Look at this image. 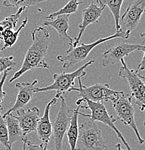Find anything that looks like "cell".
Listing matches in <instances>:
<instances>
[{
  "instance_id": "1",
  "label": "cell",
  "mask_w": 145,
  "mask_h": 150,
  "mask_svg": "<svg viewBox=\"0 0 145 150\" xmlns=\"http://www.w3.org/2000/svg\"><path fill=\"white\" fill-rule=\"evenodd\" d=\"M31 36L32 44L28 49L20 69L10 79V83L30 70L49 69V65L45 60L49 44V33L45 28L38 27L31 32Z\"/></svg>"
},
{
  "instance_id": "2",
  "label": "cell",
  "mask_w": 145,
  "mask_h": 150,
  "mask_svg": "<svg viewBox=\"0 0 145 150\" xmlns=\"http://www.w3.org/2000/svg\"><path fill=\"white\" fill-rule=\"evenodd\" d=\"M129 35H130L129 33L120 31V32L116 33L114 35H112L110 36L98 39V40L92 43H89V44L82 43L79 46L69 48L67 51H66V54H63V55L57 56V59L59 62H62L63 68H70V67H73V66L85 60L88 56L89 54L91 52L92 50L94 48H95L96 46H98V45L108 41L110 40H112L113 38H117L128 39Z\"/></svg>"
},
{
  "instance_id": "3",
  "label": "cell",
  "mask_w": 145,
  "mask_h": 150,
  "mask_svg": "<svg viewBox=\"0 0 145 150\" xmlns=\"http://www.w3.org/2000/svg\"><path fill=\"white\" fill-rule=\"evenodd\" d=\"M76 105L77 106H79L80 108L89 109L90 110V114H85L79 112L78 114L79 115H82V116L86 117V118H90V121H100L104 124L107 125L108 126L111 128L115 131L117 137L121 140L124 146H126V150H132L129 144L126 142L124 137H123L122 134L115 126L116 119L114 118L113 115H109L107 111L106 108L103 103H93L88 100L78 99V100L76 102Z\"/></svg>"
},
{
  "instance_id": "4",
  "label": "cell",
  "mask_w": 145,
  "mask_h": 150,
  "mask_svg": "<svg viewBox=\"0 0 145 150\" xmlns=\"http://www.w3.org/2000/svg\"><path fill=\"white\" fill-rule=\"evenodd\" d=\"M95 62V60H90L82 67L78 68L76 71L69 73H61V74H54L53 75L54 82L51 85L47 87H43L41 88L36 87L35 90V93H42V92H48L55 90L57 92L54 98L58 100L64 93H67L69 90L74 87V79L76 78H82L86 75L87 67L92 65Z\"/></svg>"
},
{
  "instance_id": "5",
  "label": "cell",
  "mask_w": 145,
  "mask_h": 150,
  "mask_svg": "<svg viewBox=\"0 0 145 150\" xmlns=\"http://www.w3.org/2000/svg\"><path fill=\"white\" fill-rule=\"evenodd\" d=\"M121 67L118 76L126 79L131 92V97L135 100V104L140 111L145 110V77L137 70L129 69L124 59L120 61Z\"/></svg>"
},
{
  "instance_id": "6",
  "label": "cell",
  "mask_w": 145,
  "mask_h": 150,
  "mask_svg": "<svg viewBox=\"0 0 145 150\" xmlns=\"http://www.w3.org/2000/svg\"><path fill=\"white\" fill-rule=\"evenodd\" d=\"M101 131L95 122L88 121L79 127L76 150H106Z\"/></svg>"
},
{
  "instance_id": "7",
  "label": "cell",
  "mask_w": 145,
  "mask_h": 150,
  "mask_svg": "<svg viewBox=\"0 0 145 150\" xmlns=\"http://www.w3.org/2000/svg\"><path fill=\"white\" fill-rule=\"evenodd\" d=\"M132 100V97L126 95L123 91H120L119 94L111 103L117 115V119L120 120L126 126L132 128L135 133L139 144H142L144 143V140L140 136L138 128L136 124L134 108Z\"/></svg>"
},
{
  "instance_id": "8",
  "label": "cell",
  "mask_w": 145,
  "mask_h": 150,
  "mask_svg": "<svg viewBox=\"0 0 145 150\" xmlns=\"http://www.w3.org/2000/svg\"><path fill=\"white\" fill-rule=\"evenodd\" d=\"M79 87H72L69 92L76 91L79 93V99L88 100L93 103H103L113 101L120 91H114L110 88L108 84L97 83L90 87H85L82 84L81 78H77Z\"/></svg>"
},
{
  "instance_id": "9",
  "label": "cell",
  "mask_w": 145,
  "mask_h": 150,
  "mask_svg": "<svg viewBox=\"0 0 145 150\" xmlns=\"http://www.w3.org/2000/svg\"><path fill=\"white\" fill-rule=\"evenodd\" d=\"M60 98L59 111L52 123V137L56 150H62L64 137L67 131L73 114V110L68 107L64 98L63 97Z\"/></svg>"
},
{
  "instance_id": "10",
  "label": "cell",
  "mask_w": 145,
  "mask_h": 150,
  "mask_svg": "<svg viewBox=\"0 0 145 150\" xmlns=\"http://www.w3.org/2000/svg\"><path fill=\"white\" fill-rule=\"evenodd\" d=\"M144 12L145 0L131 1L120 20L119 25L121 32L130 34L134 30Z\"/></svg>"
},
{
  "instance_id": "11",
  "label": "cell",
  "mask_w": 145,
  "mask_h": 150,
  "mask_svg": "<svg viewBox=\"0 0 145 150\" xmlns=\"http://www.w3.org/2000/svg\"><path fill=\"white\" fill-rule=\"evenodd\" d=\"M142 43L141 44H132V43H119L114 46L109 48L103 54L101 59V64L103 67H108L111 64L119 62L121 59L127 56L131 53L135 51H139L142 48Z\"/></svg>"
},
{
  "instance_id": "12",
  "label": "cell",
  "mask_w": 145,
  "mask_h": 150,
  "mask_svg": "<svg viewBox=\"0 0 145 150\" xmlns=\"http://www.w3.org/2000/svg\"><path fill=\"white\" fill-rule=\"evenodd\" d=\"M105 8V4L101 2L100 0H98L96 2H91L86 9L82 11V21L79 25V32L77 38L74 39L72 46L69 48L77 46L78 43L80 41V39L85 32V29L90 25L97 23L100 18L104 9Z\"/></svg>"
},
{
  "instance_id": "13",
  "label": "cell",
  "mask_w": 145,
  "mask_h": 150,
  "mask_svg": "<svg viewBox=\"0 0 145 150\" xmlns=\"http://www.w3.org/2000/svg\"><path fill=\"white\" fill-rule=\"evenodd\" d=\"M13 116L18 120L24 137L27 138L29 134L36 131L37 125L40 119V110L37 107H33L28 110L20 109L15 111Z\"/></svg>"
},
{
  "instance_id": "14",
  "label": "cell",
  "mask_w": 145,
  "mask_h": 150,
  "mask_svg": "<svg viewBox=\"0 0 145 150\" xmlns=\"http://www.w3.org/2000/svg\"><path fill=\"white\" fill-rule=\"evenodd\" d=\"M38 81L35 79L31 83L28 82H18L15 84V87L18 89V93L17 95L16 100L12 108H10L7 112L2 115L3 118L7 116L9 114L12 113L20 109L23 108L24 106L28 104V103L33 99V94L36 88L35 85L38 84Z\"/></svg>"
},
{
  "instance_id": "15",
  "label": "cell",
  "mask_w": 145,
  "mask_h": 150,
  "mask_svg": "<svg viewBox=\"0 0 145 150\" xmlns=\"http://www.w3.org/2000/svg\"><path fill=\"white\" fill-rule=\"evenodd\" d=\"M57 99L53 98L45 108L44 112L41 118H40L37 125L36 131L38 139L41 141V145L44 148L47 147L48 143L52 137V123L50 120V108L51 105L57 103Z\"/></svg>"
},
{
  "instance_id": "16",
  "label": "cell",
  "mask_w": 145,
  "mask_h": 150,
  "mask_svg": "<svg viewBox=\"0 0 145 150\" xmlns=\"http://www.w3.org/2000/svg\"><path fill=\"white\" fill-rule=\"evenodd\" d=\"M69 15H59L51 21H45L44 25L55 29L61 38L64 42H68L69 47H71L74 42V39L71 38L67 34V31L69 28Z\"/></svg>"
},
{
  "instance_id": "17",
  "label": "cell",
  "mask_w": 145,
  "mask_h": 150,
  "mask_svg": "<svg viewBox=\"0 0 145 150\" xmlns=\"http://www.w3.org/2000/svg\"><path fill=\"white\" fill-rule=\"evenodd\" d=\"M6 123H7V131H8V138L10 146H12L15 142H23L27 138L24 137L21 129L20 127L18 120L13 116L12 113L9 114L4 117Z\"/></svg>"
},
{
  "instance_id": "18",
  "label": "cell",
  "mask_w": 145,
  "mask_h": 150,
  "mask_svg": "<svg viewBox=\"0 0 145 150\" xmlns=\"http://www.w3.org/2000/svg\"><path fill=\"white\" fill-rule=\"evenodd\" d=\"M79 106L74 110H73V114L71 115L69 126L66 131L68 137V142L70 146V150H76L77 142L79 135V126H78V116H79Z\"/></svg>"
},
{
  "instance_id": "19",
  "label": "cell",
  "mask_w": 145,
  "mask_h": 150,
  "mask_svg": "<svg viewBox=\"0 0 145 150\" xmlns=\"http://www.w3.org/2000/svg\"><path fill=\"white\" fill-rule=\"evenodd\" d=\"M28 22V19H24L22 22L21 25L20 26L19 28L16 31L11 30H5L2 31L1 34V40L4 41V46H3L2 48H1V51H4V49L7 48H10L16 43L18 37H19L20 32L23 28L25 27Z\"/></svg>"
},
{
  "instance_id": "20",
  "label": "cell",
  "mask_w": 145,
  "mask_h": 150,
  "mask_svg": "<svg viewBox=\"0 0 145 150\" xmlns=\"http://www.w3.org/2000/svg\"><path fill=\"white\" fill-rule=\"evenodd\" d=\"M101 2L105 4V7L107 6L110 10L111 13L113 14L115 20V23H116V33L120 32L121 31L119 25L120 10H121V6L124 3V1L123 0H103V1H101Z\"/></svg>"
},
{
  "instance_id": "21",
  "label": "cell",
  "mask_w": 145,
  "mask_h": 150,
  "mask_svg": "<svg viewBox=\"0 0 145 150\" xmlns=\"http://www.w3.org/2000/svg\"><path fill=\"white\" fill-rule=\"evenodd\" d=\"M82 2L78 1L77 0H71V1H68L64 7L59 9L57 12H54L51 13L47 17V19H54L56 18L59 15H69V16L71 14H74L77 12L78 7L79 4H82Z\"/></svg>"
},
{
  "instance_id": "22",
  "label": "cell",
  "mask_w": 145,
  "mask_h": 150,
  "mask_svg": "<svg viewBox=\"0 0 145 150\" xmlns=\"http://www.w3.org/2000/svg\"><path fill=\"white\" fill-rule=\"evenodd\" d=\"M2 109V106L0 105V143L5 147L6 150H12V146H10L9 144L7 123L1 114Z\"/></svg>"
},
{
  "instance_id": "23",
  "label": "cell",
  "mask_w": 145,
  "mask_h": 150,
  "mask_svg": "<svg viewBox=\"0 0 145 150\" xmlns=\"http://www.w3.org/2000/svg\"><path fill=\"white\" fill-rule=\"evenodd\" d=\"M25 9V8H20L18 9V11L14 15H10L7 18H4L2 21L0 22V27L3 29V30H13L14 28L16 26L17 23L18 22L20 15L23 13V11Z\"/></svg>"
},
{
  "instance_id": "24",
  "label": "cell",
  "mask_w": 145,
  "mask_h": 150,
  "mask_svg": "<svg viewBox=\"0 0 145 150\" xmlns=\"http://www.w3.org/2000/svg\"><path fill=\"white\" fill-rule=\"evenodd\" d=\"M44 0H7L3 2V6L6 7H17V8H27L37 4L44 2Z\"/></svg>"
},
{
  "instance_id": "25",
  "label": "cell",
  "mask_w": 145,
  "mask_h": 150,
  "mask_svg": "<svg viewBox=\"0 0 145 150\" xmlns=\"http://www.w3.org/2000/svg\"><path fill=\"white\" fill-rule=\"evenodd\" d=\"M17 64L16 62L14 61L13 56L8 57H0V75L7 70H11L14 69Z\"/></svg>"
},
{
  "instance_id": "26",
  "label": "cell",
  "mask_w": 145,
  "mask_h": 150,
  "mask_svg": "<svg viewBox=\"0 0 145 150\" xmlns=\"http://www.w3.org/2000/svg\"><path fill=\"white\" fill-rule=\"evenodd\" d=\"M10 71V70H7L6 71H4V72L3 73V75L1 76V79H0V105L2 103L4 97L6 96V93L3 90V86H4V82H5L6 79H7V76L9 75Z\"/></svg>"
},
{
  "instance_id": "27",
  "label": "cell",
  "mask_w": 145,
  "mask_h": 150,
  "mask_svg": "<svg viewBox=\"0 0 145 150\" xmlns=\"http://www.w3.org/2000/svg\"><path fill=\"white\" fill-rule=\"evenodd\" d=\"M23 142L25 143L26 145V150H51V149H47L46 148H44L41 144L37 145L33 144V142H30L26 139Z\"/></svg>"
},
{
  "instance_id": "28",
  "label": "cell",
  "mask_w": 145,
  "mask_h": 150,
  "mask_svg": "<svg viewBox=\"0 0 145 150\" xmlns=\"http://www.w3.org/2000/svg\"><path fill=\"white\" fill-rule=\"evenodd\" d=\"M142 48L141 49H139V51H143L144 53V56H143L142 59H141V62H140L139 64L137 67V71H144L145 69V41L142 42Z\"/></svg>"
},
{
  "instance_id": "29",
  "label": "cell",
  "mask_w": 145,
  "mask_h": 150,
  "mask_svg": "<svg viewBox=\"0 0 145 150\" xmlns=\"http://www.w3.org/2000/svg\"><path fill=\"white\" fill-rule=\"evenodd\" d=\"M116 148H117V150H123L122 149H121V144H117Z\"/></svg>"
},
{
  "instance_id": "30",
  "label": "cell",
  "mask_w": 145,
  "mask_h": 150,
  "mask_svg": "<svg viewBox=\"0 0 145 150\" xmlns=\"http://www.w3.org/2000/svg\"><path fill=\"white\" fill-rule=\"evenodd\" d=\"M22 150H26V145L25 142H23V149Z\"/></svg>"
},
{
  "instance_id": "31",
  "label": "cell",
  "mask_w": 145,
  "mask_h": 150,
  "mask_svg": "<svg viewBox=\"0 0 145 150\" xmlns=\"http://www.w3.org/2000/svg\"><path fill=\"white\" fill-rule=\"evenodd\" d=\"M140 37H145V31L141 33H140Z\"/></svg>"
},
{
  "instance_id": "32",
  "label": "cell",
  "mask_w": 145,
  "mask_h": 150,
  "mask_svg": "<svg viewBox=\"0 0 145 150\" xmlns=\"http://www.w3.org/2000/svg\"><path fill=\"white\" fill-rule=\"evenodd\" d=\"M143 125H144V126L145 127V121H144V122H143Z\"/></svg>"
},
{
  "instance_id": "33",
  "label": "cell",
  "mask_w": 145,
  "mask_h": 150,
  "mask_svg": "<svg viewBox=\"0 0 145 150\" xmlns=\"http://www.w3.org/2000/svg\"><path fill=\"white\" fill-rule=\"evenodd\" d=\"M1 48H0V52H1Z\"/></svg>"
},
{
  "instance_id": "34",
  "label": "cell",
  "mask_w": 145,
  "mask_h": 150,
  "mask_svg": "<svg viewBox=\"0 0 145 150\" xmlns=\"http://www.w3.org/2000/svg\"><path fill=\"white\" fill-rule=\"evenodd\" d=\"M0 148H1V146H0Z\"/></svg>"
}]
</instances>
